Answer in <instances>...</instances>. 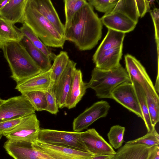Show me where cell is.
<instances>
[{"label":"cell","mask_w":159,"mask_h":159,"mask_svg":"<svg viewBox=\"0 0 159 159\" xmlns=\"http://www.w3.org/2000/svg\"><path fill=\"white\" fill-rule=\"evenodd\" d=\"M102 28L100 18L88 2L74 15L70 26L65 30L64 37L80 51L89 50L101 39Z\"/></svg>","instance_id":"6da1fadb"},{"label":"cell","mask_w":159,"mask_h":159,"mask_svg":"<svg viewBox=\"0 0 159 159\" xmlns=\"http://www.w3.org/2000/svg\"><path fill=\"white\" fill-rule=\"evenodd\" d=\"M2 49L11 71L10 77L17 84L43 72L21 41L7 43Z\"/></svg>","instance_id":"7a4b0ae2"},{"label":"cell","mask_w":159,"mask_h":159,"mask_svg":"<svg viewBox=\"0 0 159 159\" xmlns=\"http://www.w3.org/2000/svg\"><path fill=\"white\" fill-rule=\"evenodd\" d=\"M47 46L63 49L66 41L54 26L28 0L24 22Z\"/></svg>","instance_id":"3957f363"},{"label":"cell","mask_w":159,"mask_h":159,"mask_svg":"<svg viewBox=\"0 0 159 159\" xmlns=\"http://www.w3.org/2000/svg\"><path fill=\"white\" fill-rule=\"evenodd\" d=\"M129 82L130 80L126 69L120 64L117 67L109 70L95 67L86 86L87 89H93L98 98H111V93L120 84Z\"/></svg>","instance_id":"277c9868"},{"label":"cell","mask_w":159,"mask_h":159,"mask_svg":"<svg viewBox=\"0 0 159 159\" xmlns=\"http://www.w3.org/2000/svg\"><path fill=\"white\" fill-rule=\"evenodd\" d=\"M80 132L41 129L39 140L50 144L88 152L81 140Z\"/></svg>","instance_id":"5b68a950"},{"label":"cell","mask_w":159,"mask_h":159,"mask_svg":"<svg viewBox=\"0 0 159 159\" xmlns=\"http://www.w3.org/2000/svg\"><path fill=\"white\" fill-rule=\"evenodd\" d=\"M35 110L22 95L5 100L0 106V122L26 116Z\"/></svg>","instance_id":"8992f818"},{"label":"cell","mask_w":159,"mask_h":159,"mask_svg":"<svg viewBox=\"0 0 159 159\" xmlns=\"http://www.w3.org/2000/svg\"><path fill=\"white\" fill-rule=\"evenodd\" d=\"M39 123L36 114H32L26 116L20 123L3 136L9 140L35 143L39 140L40 129Z\"/></svg>","instance_id":"52a82bcc"},{"label":"cell","mask_w":159,"mask_h":159,"mask_svg":"<svg viewBox=\"0 0 159 159\" xmlns=\"http://www.w3.org/2000/svg\"><path fill=\"white\" fill-rule=\"evenodd\" d=\"M110 108L109 103L101 100L94 103L75 118L73 122V131L80 132L97 120L106 117Z\"/></svg>","instance_id":"ba28073f"},{"label":"cell","mask_w":159,"mask_h":159,"mask_svg":"<svg viewBox=\"0 0 159 159\" xmlns=\"http://www.w3.org/2000/svg\"><path fill=\"white\" fill-rule=\"evenodd\" d=\"M125 69L130 82L135 81L143 89L145 93L158 94L146 70L140 62L133 56H125Z\"/></svg>","instance_id":"9c48e42d"},{"label":"cell","mask_w":159,"mask_h":159,"mask_svg":"<svg viewBox=\"0 0 159 159\" xmlns=\"http://www.w3.org/2000/svg\"><path fill=\"white\" fill-rule=\"evenodd\" d=\"M3 147L14 159H55L36 149L32 143L26 141L7 139Z\"/></svg>","instance_id":"30bf717a"},{"label":"cell","mask_w":159,"mask_h":159,"mask_svg":"<svg viewBox=\"0 0 159 159\" xmlns=\"http://www.w3.org/2000/svg\"><path fill=\"white\" fill-rule=\"evenodd\" d=\"M32 144L36 149L55 159H91L96 156L87 152L50 144L39 140Z\"/></svg>","instance_id":"8fae6325"},{"label":"cell","mask_w":159,"mask_h":159,"mask_svg":"<svg viewBox=\"0 0 159 159\" xmlns=\"http://www.w3.org/2000/svg\"><path fill=\"white\" fill-rule=\"evenodd\" d=\"M81 140L88 152L95 156L113 155L116 152L94 128L80 132Z\"/></svg>","instance_id":"7c38bea8"},{"label":"cell","mask_w":159,"mask_h":159,"mask_svg":"<svg viewBox=\"0 0 159 159\" xmlns=\"http://www.w3.org/2000/svg\"><path fill=\"white\" fill-rule=\"evenodd\" d=\"M111 98L143 119L138 98L131 82L124 83L117 87L111 93Z\"/></svg>","instance_id":"4fadbf2b"},{"label":"cell","mask_w":159,"mask_h":159,"mask_svg":"<svg viewBox=\"0 0 159 159\" xmlns=\"http://www.w3.org/2000/svg\"><path fill=\"white\" fill-rule=\"evenodd\" d=\"M76 63L69 60L65 69L54 86V92L59 108L65 107L66 102L72 81Z\"/></svg>","instance_id":"5bb4252c"},{"label":"cell","mask_w":159,"mask_h":159,"mask_svg":"<svg viewBox=\"0 0 159 159\" xmlns=\"http://www.w3.org/2000/svg\"><path fill=\"white\" fill-rule=\"evenodd\" d=\"M51 72L50 68L17 84L15 89L21 94L32 91L44 93L54 87L51 79Z\"/></svg>","instance_id":"9a60e30c"},{"label":"cell","mask_w":159,"mask_h":159,"mask_svg":"<svg viewBox=\"0 0 159 159\" xmlns=\"http://www.w3.org/2000/svg\"><path fill=\"white\" fill-rule=\"evenodd\" d=\"M154 146L140 143H125L119 148L111 159H148Z\"/></svg>","instance_id":"2e32d148"},{"label":"cell","mask_w":159,"mask_h":159,"mask_svg":"<svg viewBox=\"0 0 159 159\" xmlns=\"http://www.w3.org/2000/svg\"><path fill=\"white\" fill-rule=\"evenodd\" d=\"M102 24L108 29L124 33L133 30L137 24L124 15L112 12L104 15L100 18Z\"/></svg>","instance_id":"e0dca14e"},{"label":"cell","mask_w":159,"mask_h":159,"mask_svg":"<svg viewBox=\"0 0 159 159\" xmlns=\"http://www.w3.org/2000/svg\"><path fill=\"white\" fill-rule=\"evenodd\" d=\"M35 7L64 37V25L61 22L52 2L50 0H30Z\"/></svg>","instance_id":"ac0fdd59"},{"label":"cell","mask_w":159,"mask_h":159,"mask_svg":"<svg viewBox=\"0 0 159 159\" xmlns=\"http://www.w3.org/2000/svg\"><path fill=\"white\" fill-rule=\"evenodd\" d=\"M87 89L86 83L83 80L81 70L76 68L74 72L72 84L65 107L68 109L75 107L85 94Z\"/></svg>","instance_id":"d6986e66"},{"label":"cell","mask_w":159,"mask_h":159,"mask_svg":"<svg viewBox=\"0 0 159 159\" xmlns=\"http://www.w3.org/2000/svg\"><path fill=\"white\" fill-rule=\"evenodd\" d=\"M28 0H10L0 11V15L12 24L24 23Z\"/></svg>","instance_id":"ffe728a7"},{"label":"cell","mask_w":159,"mask_h":159,"mask_svg":"<svg viewBox=\"0 0 159 159\" xmlns=\"http://www.w3.org/2000/svg\"><path fill=\"white\" fill-rule=\"evenodd\" d=\"M123 45L106 50L93 60L95 67L103 70H109L117 67L122 55Z\"/></svg>","instance_id":"44dd1931"},{"label":"cell","mask_w":159,"mask_h":159,"mask_svg":"<svg viewBox=\"0 0 159 159\" xmlns=\"http://www.w3.org/2000/svg\"><path fill=\"white\" fill-rule=\"evenodd\" d=\"M24 36L20 29L0 15V48L6 43L21 41Z\"/></svg>","instance_id":"7402d4cb"},{"label":"cell","mask_w":159,"mask_h":159,"mask_svg":"<svg viewBox=\"0 0 159 159\" xmlns=\"http://www.w3.org/2000/svg\"><path fill=\"white\" fill-rule=\"evenodd\" d=\"M125 33L108 29L107 33L93 57L95 59L104 51L123 45Z\"/></svg>","instance_id":"603a6c76"},{"label":"cell","mask_w":159,"mask_h":159,"mask_svg":"<svg viewBox=\"0 0 159 159\" xmlns=\"http://www.w3.org/2000/svg\"><path fill=\"white\" fill-rule=\"evenodd\" d=\"M26 50L43 72L50 70L52 61L41 51L35 47L25 36L21 41Z\"/></svg>","instance_id":"cb8c5ba5"},{"label":"cell","mask_w":159,"mask_h":159,"mask_svg":"<svg viewBox=\"0 0 159 159\" xmlns=\"http://www.w3.org/2000/svg\"><path fill=\"white\" fill-rule=\"evenodd\" d=\"M140 109L143 115V119L148 132L151 131L155 127H153L148 110L145 93L142 87L137 83L132 81Z\"/></svg>","instance_id":"d4e9b609"},{"label":"cell","mask_w":159,"mask_h":159,"mask_svg":"<svg viewBox=\"0 0 159 159\" xmlns=\"http://www.w3.org/2000/svg\"><path fill=\"white\" fill-rule=\"evenodd\" d=\"M69 60L68 53L66 51H61L56 56L51 68V77L53 86L65 69Z\"/></svg>","instance_id":"484cf974"},{"label":"cell","mask_w":159,"mask_h":159,"mask_svg":"<svg viewBox=\"0 0 159 159\" xmlns=\"http://www.w3.org/2000/svg\"><path fill=\"white\" fill-rule=\"evenodd\" d=\"M24 36L26 37L32 44L41 51L51 61H53L56 56L40 40L32 30L25 23L19 29Z\"/></svg>","instance_id":"4316f807"},{"label":"cell","mask_w":159,"mask_h":159,"mask_svg":"<svg viewBox=\"0 0 159 159\" xmlns=\"http://www.w3.org/2000/svg\"><path fill=\"white\" fill-rule=\"evenodd\" d=\"M112 12H118L125 16L137 24L139 17L135 0H119Z\"/></svg>","instance_id":"83f0119b"},{"label":"cell","mask_w":159,"mask_h":159,"mask_svg":"<svg viewBox=\"0 0 159 159\" xmlns=\"http://www.w3.org/2000/svg\"><path fill=\"white\" fill-rule=\"evenodd\" d=\"M65 30L70 26L71 20L75 14L88 2L85 0H65Z\"/></svg>","instance_id":"f1b7e54d"},{"label":"cell","mask_w":159,"mask_h":159,"mask_svg":"<svg viewBox=\"0 0 159 159\" xmlns=\"http://www.w3.org/2000/svg\"><path fill=\"white\" fill-rule=\"evenodd\" d=\"M22 95L28 101L35 111H46L47 104L44 93L32 91Z\"/></svg>","instance_id":"f546056e"},{"label":"cell","mask_w":159,"mask_h":159,"mask_svg":"<svg viewBox=\"0 0 159 159\" xmlns=\"http://www.w3.org/2000/svg\"><path fill=\"white\" fill-rule=\"evenodd\" d=\"M146 99L152 126L155 127L159 120V98L158 94L146 93Z\"/></svg>","instance_id":"4dcf8cb0"},{"label":"cell","mask_w":159,"mask_h":159,"mask_svg":"<svg viewBox=\"0 0 159 159\" xmlns=\"http://www.w3.org/2000/svg\"><path fill=\"white\" fill-rule=\"evenodd\" d=\"M125 128L119 125L112 126L107 133L110 145L115 149L120 148L124 142V136Z\"/></svg>","instance_id":"1f68e13d"},{"label":"cell","mask_w":159,"mask_h":159,"mask_svg":"<svg viewBox=\"0 0 159 159\" xmlns=\"http://www.w3.org/2000/svg\"><path fill=\"white\" fill-rule=\"evenodd\" d=\"M125 143L143 144L149 146H159V135L154 128L145 135L135 139L126 142Z\"/></svg>","instance_id":"d6a6232c"},{"label":"cell","mask_w":159,"mask_h":159,"mask_svg":"<svg viewBox=\"0 0 159 159\" xmlns=\"http://www.w3.org/2000/svg\"><path fill=\"white\" fill-rule=\"evenodd\" d=\"M118 1L117 0H88V2L97 10L105 14L112 11Z\"/></svg>","instance_id":"836d02e7"},{"label":"cell","mask_w":159,"mask_h":159,"mask_svg":"<svg viewBox=\"0 0 159 159\" xmlns=\"http://www.w3.org/2000/svg\"><path fill=\"white\" fill-rule=\"evenodd\" d=\"M47 102L46 111L51 114H56L59 111V107L55 96L54 88L52 87L44 92Z\"/></svg>","instance_id":"e575fe53"},{"label":"cell","mask_w":159,"mask_h":159,"mask_svg":"<svg viewBox=\"0 0 159 159\" xmlns=\"http://www.w3.org/2000/svg\"><path fill=\"white\" fill-rule=\"evenodd\" d=\"M26 116L0 122V135L3 136L5 133L12 130L23 121Z\"/></svg>","instance_id":"d590c367"},{"label":"cell","mask_w":159,"mask_h":159,"mask_svg":"<svg viewBox=\"0 0 159 159\" xmlns=\"http://www.w3.org/2000/svg\"><path fill=\"white\" fill-rule=\"evenodd\" d=\"M150 15L152 19L155 29V39L157 45V63L159 64V9L154 8L150 11Z\"/></svg>","instance_id":"8d00e7d4"},{"label":"cell","mask_w":159,"mask_h":159,"mask_svg":"<svg viewBox=\"0 0 159 159\" xmlns=\"http://www.w3.org/2000/svg\"><path fill=\"white\" fill-rule=\"evenodd\" d=\"M151 1L135 0V2L139 17H143L150 9Z\"/></svg>","instance_id":"74e56055"},{"label":"cell","mask_w":159,"mask_h":159,"mask_svg":"<svg viewBox=\"0 0 159 159\" xmlns=\"http://www.w3.org/2000/svg\"><path fill=\"white\" fill-rule=\"evenodd\" d=\"M148 159H159V146H155Z\"/></svg>","instance_id":"f35d334b"},{"label":"cell","mask_w":159,"mask_h":159,"mask_svg":"<svg viewBox=\"0 0 159 159\" xmlns=\"http://www.w3.org/2000/svg\"><path fill=\"white\" fill-rule=\"evenodd\" d=\"M113 155L95 156L91 159H111Z\"/></svg>","instance_id":"ab89813d"},{"label":"cell","mask_w":159,"mask_h":159,"mask_svg":"<svg viewBox=\"0 0 159 159\" xmlns=\"http://www.w3.org/2000/svg\"><path fill=\"white\" fill-rule=\"evenodd\" d=\"M10 0H0V11L9 2Z\"/></svg>","instance_id":"60d3db41"},{"label":"cell","mask_w":159,"mask_h":159,"mask_svg":"<svg viewBox=\"0 0 159 159\" xmlns=\"http://www.w3.org/2000/svg\"><path fill=\"white\" fill-rule=\"evenodd\" d=\"M5 100H3L0 98V106L3 103Z\"/></svg>","instance_id":"b9f144b4"},{"label":"cell","mask_w":159,"mask_h":159,"mask_svg":"<svg viewBox=\"0 0 159 159\" xmlns=\"http://www.w3.org/2000/svg\"><path fill=\"white\" fill-rule=\"evenodd\" d=\"M2 135H0V139H1L2 137Z\"/></svg>","instance_id":"7bdbcfd3"}]
</instances>
